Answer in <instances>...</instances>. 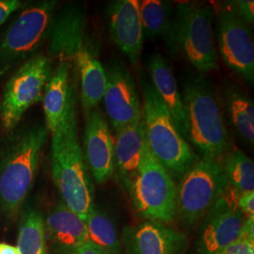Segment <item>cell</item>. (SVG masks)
<instances>
[{"instance_id": "cell-8", "label": "cell", "mask_w": 254, "mask_h": 254, "mask_svg": "<svg viewBox=\"0 0 254 254\" xmlns=\"http://www.w3.org/2000/svg\"><path fill=\"white\" fill-rule=\"evenodd\" d=\"M228 188L221 160L201 156L180 179L176 215L178 214L185 226H195Z\"/></svg>"}, {"instance_id": "cell-28", "label": "cell", "mask_w": 254, "mask_h": 254, "mask_svg": "<svg viewBox=\"0 0 254 254\" xmlns=\"http://www.w3.org/2000/svg\"><path fill=\"white\" fill-rule=\"evenodd\" d=\"M236 204L244 215L254 216V191L238 194Z\"/></svg>"}, {"instance_id": "cell-14", "label": "cell", "mask_w": 254, "mask_h": 254, "mask_svg": "<svg viewBox=\"0 0 254 254\" xmlns=\"http://www.w3.org/2000/svg\"><path fill=\"white\" fill-rule=\"evenodd\" d=\"M127 254H184L187 236L163 223L145 220L123 230Z\"/></svg>"}, {"instance_id": "cell-10", "label": "cell", "mask_w": 254, "mask_h": 254, "mask_svg": "<svg viewBox=\"0 0 254 254\" xmlns=\"http://www.w3.org/2000/svg\"><path fill=\"white\" fill-rule=\"evenodd\" d=\"M56 3V1L38 2L20 13L0 45V64L7 68L35 51L47 34Z\"/></svg>"}, {"instance_id": "cell-26", "label": "cell", "mask_w": 254, "mask_h": 254, "mask_svg": "<svg viewBox=\"0 0 254 254\" xmlns=\"http://www.w3.org/2000/svg\"><path fill=\"white\" fill-rule=\"evenodd\" d=\"M233 4H230V9H232L236 15L244 21L248 26L253 25L254 22V2L252 1H234L231 2Z\"/></svg>"}, {"instance_id": "cell-31", "label": "cell", "mask_w": 254, "mask_h": 254, "mask_svg": "<svg viewBox=\"0 0 254 254\" xmlns=\"http://www.w3.org/2000/svg\"><path fill=\"white\" fill-rule=\"evenodd\" d=\"M241 237L254 241V216H247L241 230Z\"/></svg>"}, {"instance_id": "cell-24", "label": "cell", "mask_w": 254, "mask_h": 254, "mask_svg": "<svg viewBox=\"0 0 254 254\" xmlns=\"http://www.w3.org/2000/svg\"><path fill=\"white\" fill-rule=\"evenodd\" d=\"M88 239L110 254H122V242L114 222L95 205L85 219Z\"/></svg>"}, {"instance_id": "cell-19", "label": "cell", "mask_w": 254, "mask_h": 254, "mask_svg": "<svg viewBox=\"0 0 254 254\" xmlns=\"http://www.w3.org/2000/svg\"><path fill=\"white\" fill-rule=\"evenodd\" d=\"M71 72L70 64L60 62L46 84L43 105L46 127L51 134L60 127L72 105L76 102V93L71 84Z\"/></svg>"}, {"instance_id": "cell-29", "label": "cell", "mask_w": 254, "mask_h": 254, "mask_svg": "<svg viewBox=\"0 0 254 254\" xmlns=\"http://www.w3.org/2000/svg\"><path fill=\"white\" fill-rule=\"evenodd\" d=\"M60 254H110L99 248L98 246L94 245L91 241H86L81 245L77 246L72 250L66 251Z\"/></svg>"}, {"instance_id": "cell-16", "label": "cell", "mask_w": 254, "mask_h": 254, "mask_svg": "<svg viewBox=\"0 0 254 254\" xmlns=\"http://www.w3.org/2000/svg\"><path fill=\"white\" fill-rule=\"evenodd\" d=\"M136 0H119L109 5V32L115 45L133 65H138L143 49V30Z\"/></svg>"}, {"instance_id": "cell-4", "label": "cell", "mask_w": 254, "mask_h": 254, "mask_svg": "<svg viewBox=\"0 0 254 254\" xmlns=\"http://www.w3.org/2000/svg\"><path fill=\"white\" fill-rule=\"evenodd\" d=\"M183 103L189 139L202 156L221 160L230 147V137L217 94L202 74H191L184 87Z\"/></svg>"}, {"instance_id": "cell-25", "label": "cell", "mask_w": 254, "mask_h": 254, "mask_svg": "<svg viewBox=\"0 0 254 254\" xmlns=\"http://www.w3.org/2000/svg\"><path fill=\"white\" fill-rule=\"evenodd\" d=\"M143 35L148 39L166 36L173 23V8L169 2L143 0L138 2Z\"/></svg>"}, {"instance_id": "cell-18", "label": "cell", "mask_w": 254, "mask_h": 254, "mask_svg": "<svg viewBox=\"0 0 254 254\" xmlns=\"http://www.w3.org/2000/svg\"><path fill=\"white\" fill-rule=\"evenodd\" d=\"M46 240L54 248L55 254L72 250L88 241L85 220L63 201L57 203L45 219Z\"/></svg>"}, {"instance_id": "cell-15", "label": "cell", "mask_w": 254, "mask_h": 254, "mask_svg": "<svg viewBox=\"0 0 254 254\" xmlns=\"http://www.w3.org/2000/svg\"><path fill=\"white\" fill-rule=\"evenodd\" d=\"M85 159L93 179L108 181L114 173V145L108 122L98 109L87 112L85 126Z\"/></svg>"}, {"instance_id": "cell-17", "label": "cell", "mask_w": 254, "mask_h": 254, "mask_svg": "<svg viewBox=\"0 0 254 254\" xmlns=\"http://www.w3.org/2000/svg\"><path fill=\"white\" fill-rule=\"evenodd\" d=\"M113 145L114 170L128 190L138 172L147 146L143 118L115 131Z\"/></svg>"}, {"instance_id": "cell-20", "label": "cell", "mask_w": 254, "mask_h": 254, "mask_svg": "<svg viewBox=\"0 0 254 254\" xmlns=\"http://www.w3.org/2000/svg\"><path fill=\"white\" fill-rule=\"evenodd\" d=\"M148 67L154 89L170 111L175 127L186 140L189 139L183 98L171 66L161 55L155 54L150 58Z\"/></svg>"}, {"instance_id": "cell-21", "label": "cell", "mask_w": 254, "mask_h": 254, "mask_svg": "<svg viewBox=\"0 0 254 254\" xmlns=\"http://www.w3.org/2000/svg\"><path fill=\"white\" fill-rule=\"evenodd\" d=\"M225 103L229 118L237 133L250 144L254 142V104L243 91L236 87L227 88Z\"/></svg>"}, {"instance_id": "cell-23", "label": "cell", "mask_w": 254, "mask_h": 254, "mask_svg": "<svg viewBox=\"0 0 254 254\" xmlns=\"http://www.w3.org/2000/svg\"><path fill=\"white\" fill-rule=\"evenodd\" d=\"M19 254H47L45 218L36 209H27L20 220Z\"/></svg>"}, {"instance_id": "cell-2", "label": "cell", "mask_w": 254, "mask_h": 254, "mask_svg": "<svg viewBox=\"0 0 254 254\" xmlns=\"http://www.w3.org/2000/svg\"><path fill=\"white\" fill-rule=\"evenodd\" d=\"M51 135V171L55 186L64 204L85 220L94 207V190L78 140L76 102Z\"/></svg>"}, {"instance_id": "cell-11", "label": "cell", "mask_w": 254, "mask_h": 254, "mask_svg": "<svg viewBox=\"0 0 254 254\" xmlns=\"http://www.w3.org/2000/svg\"><path fill=\"white\" fill-rule=\"evenodd\" d=\"M238 193L230 187L203 218L195 247V254H218L237 240L245 215L236 204Z\"/></svg>"}, {"instance_id": "cell-3", "label": "cell", "mask_w": 254, "mask_h": 254, "mask_svg": "<svg viewBox=\"0 0 254 254\" xmlns=\"http://www.w3.org/2000/svg\"><path fill=\"white\" fill-rule=\"evenodd\" d=\"M44 126H33L10 137L0 156V208L8 216L18 211L32 188L48 136Z\"/></svg>"}, {"instance_id": "cell-7", "label": "cell", "mask_w": 254, "mask_h": 254, "mask_svg": "<svg viewBox=\"0 0 254 254\" xmlns=\"http://www.w3.org/2000/svg\"><path fill=\"white\" fill-rule=\"evenodd\" d=\"M128 192L136 213L146 220L167 225L176 217L177 187L148 143Z\"/></svg>"}, {"instance_id": "cell-6", "label": "cell", "mask_w": 254, "mask_h": 254, "mask_svg": "<svg viewBox=\"0 0 254 254\" xmlns=\"http://www.w3.org/2000/svg\"><path fill=\"white\" fill-rule=\"evenodd\" d=\"M213 18L214 13L207 5L180 3L165 36L171 51L181 55L202 73L218 69Z\"/></svg>"}, {"instance_id": "cell-9", "label": "cell", "mask_w": 254, "mask_h": 254, "mask_svg": "<svg viewBox=\"0 0 254 254\" xmlns=\"http://www.w3.org/2000/svg\"><path fill=\"white\" fill-rule=\"evenodd\" d=\"M51 70L50 59L38 55L28 59L11 75L0 103V123L3 130L13 129L27 109L41 101Z\"/></svg>"}, {"instance_id": "cell-1", "label": "cell", "mask_w": 254, "mask_h": 254, "mask_svg": "<svg viewBox=\"0 0 254 254\" xmlns=\"http://www.w3.org/2000/svg\"><path fill=\"white\" fill-rule=\"evenodd\" d=\"M49 52L78 73L86 113L96 109L106 90V70L98 52L86 34V18L76 6H67L56 14L47 31Z\"/></svg>"}, {"instance_id": "cell-27", "label": "cell", "mask_w": 254, "mask_h": 254, "mask_svg": "<svg viewBox=\"0 0 254 254\" xmlns=\"http://www.w3.org/2000/svg\"><path fill=\"white\" fill-rule=\"evenodd\" d=\"M218 254H254V241L239 237Z\"/></svg>"}, {"instance_id": "cell-30", "label": "cell", "mask_w": 254, "mask_h": 254, "mask_svg": "<svg viewBox=\"0 0 254 254\" xmlns=\"http://www.w3.org/2000/svg\"><path fill=\"white\" fill-rule=\"evenodd\" d=\"M21 6L17 0H0V26Z\"/></svg>"}, {"instance_id": "cell-32", "label": "cell", "mask_w": 254, "mask_h": 254, "mask_svg": "<svg viewBox=\"0 0 254 254\" xmlns=\"http://www.w3.org/2000/svg\"><path fill=\"white\" fill-rule=\"evenodd\" d=\"M0 254H19L18 249L16 246L0 243Z\"/></svg>"}, {"instance_id": "cell-5", "label": "cell", "mask_w": 254, "mask_h": 254, "mask_svg": "<svg viewBox=\"0 0 254 254\" xmlns=\"http://www.w3.org/2000/svg\"><path fill=\"white\" fill-rule=\"evenodd\" d=\"M141 89L142 118L148 146L170 175L180 180L198 158L177 130L170 111L154 85L142 80Z\"/></svg>"}, {"instance_id": "cell-12", "label": "cell", "mask_w": 254, "mask_h": 254, "mask_svg": "<svg viewBox=\"0 0 254 254\" xmlns=\"http://www.w3.org/2000/svg\"><path fill=\"white\" fill-rule=\"evenodd\" d=\"M218 44L224 63L249 83H254V46L249 26L228 8L218 14Z\"/></svg>"}, {"instance_id": "cell-13", "label": "cell", "mask_w": 254, "mask_h": 254, "mask_svg": "<svg viewBox=\"0 0 254 254\" xmlns=\"http://www.w3.org/2000/svg\"><path fill=\"white\" fill-rule=\"evenodd\" d=\"M104 104L109 121L115 131L142 119V108L136 82L120 61L110 64L106 71Z\"/></svg>"}, {"instance_id": "cell-22", "label": "cell", "mask_w": 254, "mask_h": 254, "mask_svg": "<svg viewBox=\"0 0 254 254\" xmlns=\"http://www.w3.org/2000/svg\"><path fill=\"white\" fill-rule=\"evenodd\" d=\"M221 164L232 190L238 194L254 191V161L242 151L229 149L221 158Z\"/></svg>"}]
</instances>
